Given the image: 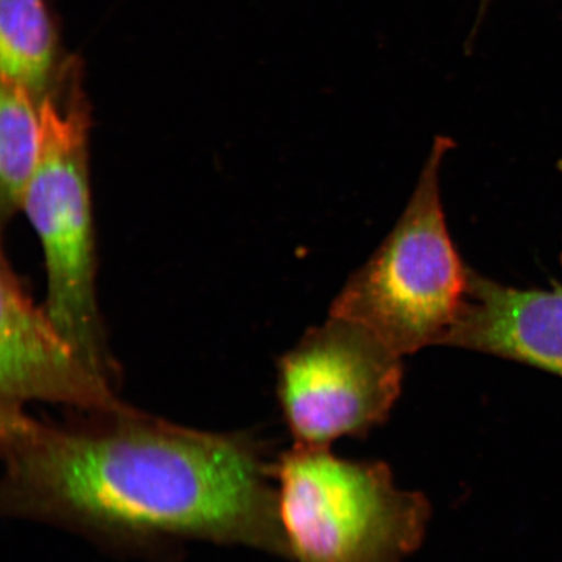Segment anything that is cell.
Returning a JSON list of instances; mask_svg holds the SVG:
<instances>
[{"mask_svg":"<svg viewBox=\"0 0 562 562\" xmlns=\"http://www.w3.org/2000/svg\"><path fill=\"white\" fill-rule=\"evenodd\" d=\"M482 4H486L488 2V0H481Z\"/></svg>","mask_w":562,"mask_h":562,"instance_id":"cell-10","label":"cell"},{"mask_svg":"<svg viewBox=\"0 0 562 562\" xmlns=\"http://www.w3.org/2000/svg\"><path fill=\"white\" fill-rule=\"evenodd\" d=\"M279 516L299 562H402L424 542L430 503L381 461L297 445L278 467Z\"/></svg>","mask_w":562,"mask_h":562,"instance_id":"cell-4","label":"cell"},{"mask_svg":"<svg viewBox=\"0 0 562 562\" xmlns=\"http://www.w3.org/2000/svg\"><path fill=\"white\" fill-rule=\"evenodd\" d=\"M0 384L3 409L40 398L117 411L103 375L82 360L45 306L34 304L5 256L0 269Z\"/></svg>","mask_w":562,"mask_h":562,"instance_id":"cell-6","label":"cell"},{"mask_svg":"<svg viewBox=\"0 0 562 562\" xmlns=\"http://www.w3.org/2000/svg\"><path fill=\"white\" fill-rule=\"evenodd\" d=\"M40 102L18 83L0 87V213L9 222L23 210L40 164L42 124Z\"/></svg>","mask_w":562,"mask_h":562,"instance_id":"cell-9","label":"cell"},{"mask_svg":"<svg viewBox=\"0 0 562 562\" xmlns=\"http://www.w3.org/2000/svg\"><path fill=\"white\" fill-rule=\"evenodd\" d=\"M448 347L481 351L562 378V284L518 290L470 270L465 307Z\"/></svg>","mask_w":562,"mask_h":562,"instance_id":"cell-7","label":"cell"},{"mask_svg":"<svg viewBox=\"0 0 562 562\" xmlns=\"http://www.w3.org/2000/svg\"><path fill=\"white\" fill-rule=\"evenodd\" d=\"M2 434L13 490L34 507L291 558L278 497L243 442L128 416L94 430H66L20 409H3Z\"/></svg>","mask_w":562,"mask_h":562,"instance_id":"cell-1","label":"cell"},{"mask_svg":"<svg viewBox=\"0 0 562 562\" xmlns=\"http://www.w3.org/2000/svg\"><path fill=\"white\" fill-rule=\"evenodd\" d=\"M403 378L402 357L367 328L329 316L281 360L280 403L299 445L329 447L384 424Z\"/></svg>","mask_w":562,"mask_h":562,"instance_id":"cell-5","label":"cell"},{"mask_svg":"<svg viewBox=\"0 0 562 562\" xmlns=\"http://www.w3.org/2000/svg\"><path fill=\"white\" fill-rule=\"evenodd\" d=\"M42 151L23 210L44 251L45 311L83 361L103 374L89 173L90 111L81 69L67 61L40 104Z\"/></svg>","mask_w":562,"mask_h":562,"instance_id":"cell-3","label":"cell"},{"mask_svg":"<svg viewBox=\"0 0 562 562\" xmlns=\"http://www.w3.org/2000/svg\"><path fill=\"white\" fill-rule=\"evenodd\" d=\"M46 0H0V68L40 103L65 67Z\"/></svg>","mask_w":562,"mask_h":562,"instance_id":"cell-8","label":"cell"},{"mask_svg":"<svg viewBox=\"0 0 562 562\" xmlns=\"http://www.w3.org/2000/svg\"><path fill=\"white\" fill-rule=\"evenodd\" d=\"M451 138H435L396 227L349 278L329 316L367 328L400 357L447 346L465 307L470 270L446 223L440 167Z\"/></svg>","mask_w":562,"mask_h":562,"instance_id":"cell-2","label":"cell"},{"mask_svg":"<svg viewBox=\"0 0 562 562\" xmlns=\"http://www.w3.org/2000/svg\"><path fill=\"white\" fill-rule=\"evenodd\" d=\"M560 262H561V266H562V251H561V256H560Z\"/></svg>","mask_w":562,"mask_h":562,"instance_id":"cell-11","label":"cell"}]
</instances>
